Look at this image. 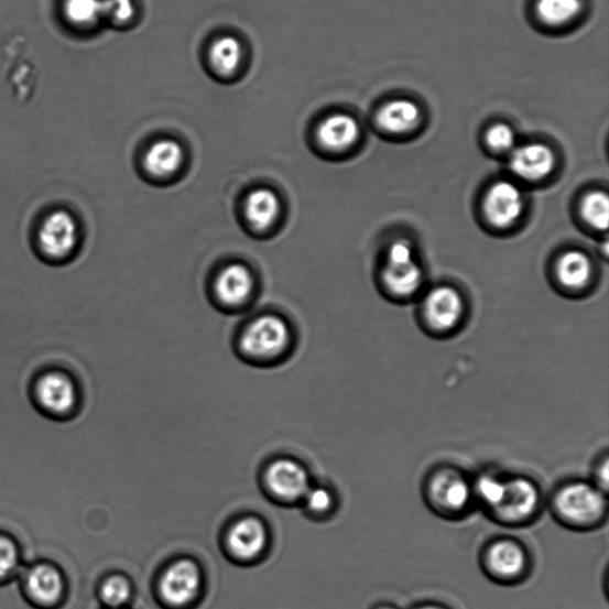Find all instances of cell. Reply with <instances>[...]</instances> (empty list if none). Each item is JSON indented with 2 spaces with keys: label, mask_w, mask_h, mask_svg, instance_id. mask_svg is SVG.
Listing matches in <instances>:
<instances>
[{
  "label": "cell",
  "mask_w": 609,
  "mask_h": 609,
  "mask_svg": "<svg viewBox=\"0 0 609 609\" xmlns=\"http://www.w3.org/2000/svg\"><path fill=\"white\" fill-rule=\"evenodd\" d=\"M133 597L131 578L122 573L104 577L97 588V600L104 609L127 608Z\"/></svg>",
  "instance_id": "21"
},
{
  "label": "cell",
  "mask_w": 609,
  "mask_h": 609,
  "mask_svg": "<svg viewBox=\"0 0 609 609\" xmlns=\"http://www.w3.org/2000/svg\"><path fill=\"white\" fill-rule=\"evenodd\" d=\"M254 291V278L248 267L231 263L222 270L215 282L217 298L222 305L237 307L243 305Z\"/></svg>",
  "instance_id": "15"
},
{
  "label": "cell",
  "mask_w": 609,
  "mask_h": 609,
  "mask_svg": "<svg viewBox=\"0 0 609 609\" xmlns=\"http://www.w3.org/2000/svg\"><path fill=\"white\" fill-rule=\"evenodd\" d=\"M585 220L597 230H607L609 220V200L603 192H592L583 203Z\"/></svg>",
  "instance_id": "28"
},
{
  "label": "cell",
  "mask_w": 609,
  "mask_h": 609,
  "mask_svg": "<svg viewBox=\"0 0 609 609\" xmlns=\"http://www.w3.org/2000/svg\"><path fill=\"white\" fill-rule=\"evenodd\" d=\"M281 211L278 196L272 189L258 188L249 193L244 203V215L252 229L269 230L275 225Z\"/></svg>",
  "instance_id": "18"
},
{
  "label": "cell",
  "mask_w": 609,
  "mask_h": 609,
  "mask_svg": "<svg viewBox=\"0 0 609 609\" xmlns=\"http://www.w3.org/2000/svg\"><path fill=\"white\" fill-rule=\"evenodd\" d=\"M555 155L545 144L530 143L514 148L510 156V168L526 182H539L553 172Z\"/></svg>",
  "instance_id": "14"
},
{
  "label": "cell",
  "mask_w": 609,
  "mask_h": 609,
  "mask_svg": "<svg viewBox=\"0 0 609 609\" xmlns=\"http://www.w3.org/2000/svg\"><path fill=\"white\" fill-rule=\"evenodd\" d=\"M557 275L564 286L583 289L590 280L591 263L584 252L568 251L558 261Z\"/></svg>",
  "instance_id": "22"
},
{
  "label": "cell",
  "mask_w": 609,
  "mask_h": 609,
  "mask_svg": "<svg viewBox=\"0 0 609 609\" xmlns=\"http://www.w3.org/2000/svg\"><path fill=\"white\" fill-rule=\"evenodd\" d=\"M132 0H104V14L117 22L129 21L133 17Z\"/></svg>",
  "instance_id": "31"
},
{
  "label": "cell",
  "mask_w": 609,
  "mask_h": 609,
  "mask_svg": "<svg viewBox=\"0 0 609 609\" xmlns=\"http://www.w3.org/2000/svg\"><path fill=\"white\" fill-rule=\"evenodd\" d=\"M525 207L523 192L510 182H499L490 187L483 210L490 225L508 228L522 217Z\"/></svg>",
  "instance_id": "13"
},
{
  "label": "cell",
  "mask_w": 609,
  "mask_h": 609,
  "mask_svg": "<svg viewBox=\"0 0 609 609\" xmlns=\"http://www.w3.org/2000/svg\"><path fill=\"white\" fill-rule=\"evenodd\" d=\"M471 483L474 500H478L487 512L492 511L502 497L504 479L485 472Z\"/></svg>",
  "instance_id": "26"
},
{
  "label": "cell",
  "mask_w": 609,
  "mask_h": 609,
  "mask_svg": "<svg viewBox=\"0 0 609 609\" xmlns=\"http://www.w3.org/2000/svg\"><path fill=\"white\" fill-rule=\"evenodd\" d=\"M581 9V0H537L536 4L540 20L555 26L573 21Z\"/></svg>",
  "instance_id": "25"
},
{
  "label": "cell",
  "mask_w": 609,
  "mask_h": 609,
  "mask_svg": "<svg viewBox=\"0 0 609 609\" xmlns=\"http://www.w3.org/2000/svg\"><path fill=\"white\" fill-rule=\"evenodd\" d=\"M23 568L19 543L9 534L0 532V585L18 581Z\"/></svg>",
  "instance_id": "24"
},
{
  "label": "cell",
  "mask_w": 609,
  "mask_h": 609,
  "mask_svg": "<svg viewBox=\"0 0 609 609\" xmlns=\"http://www.w3.org/2000/svg\"><path fill=\"white\" fill-rule=\"evenodd\" d=\"M36 407L54 420H68L80 407V391L76 379L62 368H50L40 373L32 385Z\"/></svg>",
  "instance_id": "2"
},
{
  "label": "cell",
  "mask_w": 609,
  "mask_h": 609,
  "mask_svg": "<svg viewBox=\"0 0 609 609\" xmlns=\"http://www.w3.org/2000/svg\"><path fill=\"white\" fill-rule=\"evenodd\" d=\"M79 240L78 221L65 210L48 214L37 229V247L48 260L68 259L77 250Z\"/></svg>",
  "instance_id": "11"
},
{
  "label": "cell",
  "mask_w": 609,
  "mask_h": 609,
  "mask_svg": "<svg viewBox=\"0 0 609 609\" xmlns=\"http://www.w3.org/2000/svg\"><path fill=\"white\" fill-rule=\"evenodd\" d=\"M302 503L307 515L312 518H325L333 513L336 507V498L330 488L312 485Z\"/></svg>",
  "instance_id": "27"
},
{
  "label": "cell",
  "mask_w": 609,
  "mask_h": 609,
  "mask_svg": "<svg viewBox=\"0 0 609 609\" xmlns=\"http://www.w3.org/2000/svg\"><path fill=\"white\" fill-rule=\"evenodd\" d=\"M383 281L385 286L399 296H411L421 289L423 271L409 242L396 241L390 247Z\"/></svg>",
  "instance_id": "12"
},
{
  "label": "cell",
  "mask_w": 609,
  "mask_h": 609,
  "mask_svg": "<svg viewBox=\"0 0 609 609\" xmlns=\"http://www.w3.org/2000/svg\"><path fill=\"white\" fill-rule=\"evenodd\" d=\"M120 609H127V608H120Z\"/></svg>",
  "instance_id": "35"
},
{
  "label": "cell",
  "mask_w": 609,
  "mask_h": 609,
  "mask_svg": "<svg viewBox=\"0 0 609 609\" xmlns=\"http://www.w3.org/2000/svg\"><path fill=\"white\" fill-rule=\"evenodd\" d=\"M421 121V109L409 99H394L384 104L378 113L379 126L391 133H405Z\"/></svg>",
  "instance_id": "19"
},
{
  "label": "cell",
  "mask_w": 609,
  "mask_h": 609,
  "mask_svg": "<svg viewBox=\"0 0 609 609\" xmlns=\"http://www.w3.org/2000/svg\"><path fill=\"white\" fill-rule=\"evenodd\" d=\"M606 493L608 487V458L605 456L602 463L596 470V482H592Z\"/></svg>",
  "instance_id": "32"
},
{
  "label": "cell",
  "mask_w": 609,
  "mask_h": 609,
  "mask_svg": "<svg viewBox=\"0 0 609 609\" xmlns=\"http://www.w3.org/2000/svg\"><path fill=\"white\" fill-rule=\"evenodd\" d=\"M541 500L540 488L531 479L524 477L504 479L502 497L488 514L499 524L523 526L536 518Z\"/></svg>",
  "instance_id": "6"
},
{
  "label": "cell",
  "mask_w": 609,
  "mask_h": 609,
  "mask_svg": "<svg viewBox=\"0 0 609 609\" xmlns=\"http://www.w3.org/2000/svg\"><path fill=\"white\" fill-rule=\"evenodd\" d=\"M65 11L73 23L93 24L104 14V0H66Z\"/></svg>",
  "instance_id": "29"
},
{
  "label": "cell",
  "mask_w": 609,
  "mask_h": 609,
  "mask_svg": "<svg viewBox=\"0 0 609 609\" xmlns=\"http://www.w3.org/2000/svg\"><path fill=\"white\" fill-rule=\"evenodd\" d=\"M183 162V146L173 140H162L145 153L144 168L156 177H167L180 171Z\"/></svg>",
  "instance_id": "20"
},
{
  "label": "cell",
  "mask_w": 609,
  "mask_h": 609,
  "mask_svg": "<svg viewBox=\"0 0 609 609\" xmlns=\"http://www.w3.org/2000/svg\"><path fill=\"white\" fill-rule=\"evenodd\" d=\"M373 609H399V608H396L393 605L383 603V605H379V606L374 607Z\"/></svg>",
  "instance_id": "34"
},
{
  "label": "cell",
  "mask_w": 609,
  "mask_h": 609,
  "mask_svg": "<svg viewBox=\"0 0 609 609\" xmlns=\"http://www.w3.org/2000/svg\"><path fill=\"white\" fill-rule=\"evenodd\" d=\"M243 50L239 40L226 36L217 40L210 51V62L221 76H230L242 62Z\"/></svg>",
  "instance_id": "23"
},
{
  "label": "cell",
  "mask_w": 609,
  "mask_h": 609,
  "mask_svg": "<svg viewBox=\"0 0 609 609\" xmlns=\"http://www.w3.org/2000/svg\"><path fill=\"white\" fill-rule=\"evenodd\" d=\"M265 492L280 504L300 503L312 486L308 469L298 459L278 457L262 474Z\"/></svg>",
  "instance_id": "7"
},
{
  "label": "cell",
  "mask_w": 609,
  "mask_h": 609,
  "mask_svg": "<svg viewBox=\"0 0 609 609\" xmlns=\"http://www.w3.org/2000/svg\"><path fill=\"white\" fill-rule=\"evenodd\" d=\"M425 499L428 508L439 516H464L474 500L472 483L459 470L443 467L429 474Z\"/></svg>",
  "instance_id": "4"
},
{
  "label": "cell",
  "mask_w": 609,
  "mask_h": 609,
  "mask_svg": "<svg viewBox=\"0 0 609 609\" xmlns=\"http://www.w3.org/2000/svg\"><path fill=\"white\" fill-rule=\"evenodd\" d=\"M204 572L196 559L180 557L163 568L156 591L162 605L187 609L196 605L204 590Z\"/></svg>",
  "instance_id": "3"
},
{
  "label": "cell",
  "mask_w": 609,
  "mask_h": 609,
  "mask_svg": "<svg viewBox=\"0 0 609 609\" xmlns=\"http://www.w3.org/2000/svg\"><path fill=\"white\" fill-rule=\"evenodd\" d=\"M287 323L278 316H261L240 338V349L250 360L271 361L285 351L290 344Z\"/></svg>",
  "instance_id": "8"
},
{
  "label": "cell",
  "mask_w": 609,
  "mask_h": 609,
  "mask_svg": "<svg viewBox=\"0 0 609 609\" xmlns=\"http://www.w3.org/2000/svg\"><path fill=\"white\" fill-rule=\"evenodd\" d=\"M411 609H449V608L439 603L428 602V603H421L418 606H414Z\"/></svg>",
  "instance_id": "33"
},
{
  "label": "cell",
  "mask_w": 609,
  "mask_h": 609,
  "mask_svg": "<svg viewBox=\"0 0 609 609\" xmlns=\"http://www.w3.org/2000/svg\"><path fill=\"white\" fill-rule=\"evenodd\" d=\"M486 141L494 152H512L515 148V133L508 124L499 123L488 129Z\"/></svg>",
  "instance_id": "30"
},
{
  "label": "cell",
  "mask_w": 609,
  "mask_h": 609,
  "mask_svg": "<svg viewBox=\"0 0 609 609\" xmlns=\"http://www.w3.org/2000/svg\"><path fill=\"white\" fill-rule=\"evenodd\" d=\"M482 567L488 577L502 585L523 581L530 569L526 548L511 539L488 544L482 554Z\"/></svg>",
  "instance_id": "10"
},
{
  "label": "cell",
  "mask_w": 609,
  "mask_h": 609,
  "mask_svg": "<svg viewBox=\"0 0 609 609\" xmlns=\"http://www.w3.org/2000/svg\"><path fill=\"white\" fill-rule=\"evenodd\" d=\"M271 542L270 529L257 515L233 520L227 529L225 547L232 562L252 564L262 558Z\"/></svg>",
  "instance_id": "9"
},
{
  "label": "cell",
  "mask_w": 609,
  "mask_h": 609,
  "mask_svg": "<svg viewBox=\"0 0 609 609\" xmlns=\"http://www.w3.org/2000/svg\"><path fill=\"white\" fill-rule=\"evenodd\" d=\"M424 311L434 328L448 330L454 328L463 315L464 302L454 289L437 287L427 294Z\"/></svg>",
  "instance_id": "16"
},
{
  "label": "cell",
  "mask_w": 609,
  "mask_h": 609,
  "mask_svg": "<svg viewBox=\"0 0 609 609\" xmlns=\"http://www.w3.org/2000/svg\"><path fill=\"white\" fill-rule=\"evenodd\" d=\"M552 512L566 528L586 531L598 528L607 515V499L594 483L570 481L555 490Z\"/></svg>",
  "instance_id": "1"
},
{
  "label": "cell",
  "mask_w": 609,
  "mask_h": 609,
  "mask_svg": "<svg viewBox=\"0 0 609 609\" xmlns=\"http://www.w3.org/2000/svg\"><path fill=\"white\" fill-rule=\"evenodd\" d=\"M20 585L25 601L35 609H62L67 600V579L54 563L39 561L24 566Z\"/></svg>",
  "instance_id": "5"
},
{
  "label": "cell",
  "mask_w": 609,
  "mask_h": 609,
  "mask_svg": "<svg viewBox=\"0 0 609 609\" xmlns=\"http://www.w3.org/2000/svg\"><path fill=\"white\" fill-rule=\"evenodd\" d=\"M360 126L355 118L345 113H336L325 118L317 129V140L331 152L348 150L358 142Z\"/></svg>",
  "instance_id": "17"
}]
</instances>
